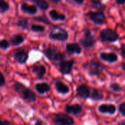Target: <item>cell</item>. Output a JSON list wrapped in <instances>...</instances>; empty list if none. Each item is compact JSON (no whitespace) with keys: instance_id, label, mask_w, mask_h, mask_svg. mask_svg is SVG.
<instances>
[{"instance_id":"6da1fadb","label":"cell","mask_w":125,"mask_h":125,"mask_svg":"<svg viewBox=\"0 0 125 125\" xmlns=\"http://www.w3.org/2000/svg\"><path fill=\"white\" fill-rule=\"evenodd\" d=\"M15 91L20 94V96L25 100L28 102H35L36 99V95L35 94L27 88L24 85H23L21 83H16L13 85Z\"/></svg>"},{"instance_id":"7a4b0ae2","label":"cell","mask_w":125,"mask_h":125,"mask_svg":"<svg viewBox=\"0 0 125 125\" xmlns=\"http://www.w3.org/2000/svg\"><path fill=\"white\" fill-rule=\"evenodd\" d=\"M84 68L88 72L90 76L94 77L99 75L104 70V66L102 63H100L99 62L94 60H91L87 62L84 65Z\"/></svg>"},{"instance_id":"3957f363","label":"cell","mask_w":125,"mask_h":125,"mask_svg":"<svg viewBox=\"0 0 125 125\" xmlns=\"http://www.w3.org/2000/svg\"><path fill=\"white\" fill-rule=\"evenodd\" d=\"M49 38L54 41L63 42L68 39L69 34H68V32L65 29L56 26V27H52V29L49 32Z\"/></svg>"},{"instance_id":"277c9868","label":"cell","mask_w":125,"mask_h":125,"mask_svg":"<svg viewBox=\"0 0 125 125\" xmlns=\"http://www.w3.org/2000/svg\"><path fill=\"white\" fill-rule=\"evenodd\" d=\"M44 55L50 60L62 61L65 58V54L53 47H49L43 50Z\"/></svg>"},{"instance_id":"5b68a950","label":"cell","mask_w":125,"mask_h":125,"mask_svg":"<svg viewBox=\"0 0 125 125\" xmlns=\"http://www.w3.org/2000/svg\"><path fill=\"white\" fill-rule=\"evenodd\" d=\"M99 37L102 41L103 42H110L113 43L118 40V33L112 29L106 28L102 30L100 32Z\"/></svg>"},{"instance_id":"8992f818","label":"cell","mask_w":125,"mask_h":125,"mask_svg":"<svg viewBox=\"0 0 125 125\" xmlns=\"http://www.w3.org/2000/svg\"><path fill=\"white\" fill-rule=\"evenodd\" d=\"M53 123L54 125H73L74 124V120L67 114L59 113L54 114Z\"/></svg>"},{"instance_id":"52a82bcc","label":"cell","mask_w":125,"mask_h":125,"mask_svg":"<svg viewBox=\"0 0 125 125\" xmlns=\"http://www.w3.org/2000/svg\"><path fill=\"white\" fill-rule=\"evenodd\" d=\"M80 43L85 48H92L96 42V40L94 35H92L89 29H85L84 31V36L80 39Z\"/></svg>"},{"instance_id":"ba28073f","label":"cell","mask_w":125,"mask_h":125,"mask_svg":"<svg viewBox=\"0 0 125 125\" xmlns=\"http://www.w3.org/2000/svg\"><path fill=\"white\" fill-rule=\"evenodd\" d=\"M86 16L92 21L94 24L98 25H102L105 22L106 17L103 12L99 11H89L87 13Z\"/></svg>"},{"instance_id":"9c48e42d","label":"cell","mask_w":125,"mask_h":125,"mask_svg":"<svg viewBox=\"0 0 125 125\" xmlns=\"http://www.w3.org/2000/svg\"><path fill=\"white\" fill-rule=\"evenodd\" d=\"M74 63V60H62L59 63V70L63 74H69L71 73Z\"/></svg>"},{"instance_id":"30bf717a","label":"cell","mask_w":125,"mask_h":125,"mask_svg":"<svg viewBox=\"0 0 125 125\" xmlns=\"http://www.w3.org/2000/svg\"><path fill=\"white\" fill-rule=\"evenodd\" d=\"M99 58L103 61L109 62V63H113V62L118 60V54L113 52H102L99 54Z\"/></svg>"},{"instance_id":"8fae6325","label":"cell","mask_w":125,"mask_h":125,"mask_svg":"<svg viewBox=\"0 0 125 125\" xmlns=\"http://www.w3.org/2000/svg\"><path fill=\"white\" fill-rule=\"evenodd\" d=\"M98 111L103 114L114 115L116 111V107L113 104H101L98 107Z\"/></svg>"},{"instance_id":"7c38bea8","label":"cell","mask_w":125,"mask_h":125,"mask_svg":"<svg viewBox=\"0 0 125 125\" xmlns=\"http://www.w3.org/2000/svg\"><path fill=\"white\" fill-rule=\"evenodd\" d=\"M77 94L79 97L86 99L90 98V95H91V91L90 89L88 88V85H85V84H82L80 85H79L77 88Z\"/></svg>"},{"instance_id":"4fadbf2b","label":"cell","mask_w":125,"mask_h":125,"mask_svg":"<svg viewBox=\"0 0 125 125\" xmlns=\"http://www.w3.org/2000/svg\"><path fill=\"white\" fill-rule=\"evenodd\" d=\"M83 107L79 104H67L65 106V110L67 113L78 115L83 112Z\"/></svg>"},{"instance_id":"5bb4252c","label":"cell","mask_w":125,"mask_h":125,"mask_svg":"<svg viewBox=\"0 0 125 125\" xmlns=\"http://www.w3.org/2000/svg\"><path fill=\"white\" fill-rule=\"evenodd\" d=\"M66 52L69 53V54H80L82 52V48L80 46L79 43H67L66 46Z\"/></svg>"},{"instance_id":"9a60e30c","label":"cell","mask_w":125,"mask_h":125,"mask_svg":"<svg viewBox=\"0 0 125 125\" xmlns=\"http://www.w3.org/2000/svg\"><path fill=\"white\" fill-rule=\"evenodd\" d=\"M28 57H29L28 52L26 51H24V50L17 51L13 54L14 59L19 62V63H21V64L25 63L28 60Z\"/></svg>"},{"instance_id":"2e32d148","label":"cell","mask_w":125,"mask_h":125,"mask_svg":"<svg viewBox=\"0 0 125 125\" xmlns=\"http://www.w3.org/2000/svg\"><path fill=\"white\" fill-rule=\"evenodd\" d=\"M21 10L24 13L30 14V15H35V14H36V13L38 11L36 6L30 5L26 2H22L21 4Z\"/></svg>"},{"instance_id":"e0dca14e","label":"cell","mask_w":125,"mask_h":125,"mask_svg":"<svg viewBox=\"0 0 125 125\" xmlns=\"http://www.w3.org/2000/svg\"><path fill=\"white\" fill-rule=\"evenodd\" d=\"M54 87L55 89L57 90V91L61 94H67L69 93L70 91V88L68 85H66V84H64L61 81H57L54 84Z\"/></svg>"},{"instance_id":"ac0fdd59","label":"cell","mask_w":125,"mask_h":125,"mask_svg":"<svg viewBox=\"0 0 125 125\" xmlns=\"http://www.w3.org/2000/svg\"><path fill=\"white\" fill-rule=\"evenodd\" d=\"M49 16L53 21H65L66 19V15L57 12L54 9H53L49 12Z\"/></svg>"},{"instance_id":"d6986e66","label":"cell","mask_w":125,"mask_h":125,"mask_svg":"<svg viewBox=\"0 0 125 125\" xmlns=\"http://www.w3.org/2000/svg\"><path fill=\"white\" fill-rule=\"evenodd\" d=\"M35 88L39 94L43 95V94H46V92L49 91L50 85L46 83H37L35 85Z\"/></svg>"},{"instance_id":"ffe728a7","label":"cell","mask_w":125,"mask_h":125,"mask_svg":"<svg viewBox=\"0 0 125 125\" xmlns=\"http://www.w3.org/2000/svg\"><path fill=\"white\" fill-rule=\"evenodd\" d=\"M32 72L38 76V78L41 79L45 75L46 69L43 65H34L32 66Z\"/></svg>"},{"instance_id":"44dd1931","label":"cell","mask_w":125,"mask_h":125,"mask_svg":"<svg viewBox=\"0 0 125 125\" xmlns=\"http://www.w3.org/2000/svg\"><path fill=\"white\" fill-rule=\"evenodd\" d=\"M24 37L21 35H19V34L13 35L10 39V43L14 46H17L21 45V43H24Z\"/></svg>"},{"instance_id":"7402d4cb","label":"cell","mask_w":125,"mask_h":125,"mask_svg":"<svg viewBox=\"0 0 125 125\" xmlns=\"http://www.w3.org/2000/svg\"><path fill=\"white\" fill-rule=\"evenodd\" d=\"M91 5L94 9L99 12H103L105 9V5L102 4L100 0H91Z\"/></svg>"},{"instance_id":"603a6c76","label":"cell","mask_w":125,"mask_h":125,"mask_svg":"<svg viewBox=\"0 0 125 125\" xmlns=\"http://www.w3.org/2000/svg\"><path fill=\"white\" fill-rule=\"evenodd\" d=\"M90 97L94 101H99L103 99V94L100 90L94 88V89H93L92 92L91 93Z\"/></svg>"},{"instance_id":"cb8c5ba5","label":"cell","mask_w":125,"mask_h":125,"mask_svg":"<svg viewBox=\"0 0 125 125\" xmlns=\"http://www.w3.org/2000/svg\"><path fill=\"white\" fill-rule=\"evenodd\" d=\"M31 1L43 11H46L49 9V4L46 0H31Z\"/></svg>"},{"instance_id":"d4e9b609","label":"cell","mask_w":125,"mask_h":125,"mask_svg":"<svg viewBox=\"0 0 125 125\" xmlns=\"http://www.w3.org/2000/svg\"><path fill=\"white\" fill-rule=\"evenodd\" d=\"M16 25L19 28L24 30H27V27H28V25H29V21L28 19H20L17 21L16 22Z\"/></svg>"},{"instance_id":"484cf974","label":"cell","mask_w":125,"mask_h":125,"mask_svg":"<svg viewBox=\"0 0 125 125\" xmlns=\"http://www.w3.org/2000/svg\"><path fill=\"white\" fill-rule=\"evenodd\" d=\"M10 9V5L5 0H0V12L4 13L8 11Z\"/></svg>"},{"instance_id":"4316f807","label":"cell","mask_w":125,"mask_h":125,"mask_svg":"<svg viewBox=\"0 0 125 125\" xmlns=\"http://www.w3.org/2000/svg\"><path fill=\"white\" fill-rule=\"evenodd\" d=\"M30 30L34 32H43L45 31V27L40 24H32L30 27Z\"/></svg>"},{"instance_id":"83f0119b","label":"cell","mask_w":125,"mask_h":125,"mask_svg":"<svg viewBox=\"0 0 125 125\" xmlns=\"http://www.w3.org/2000/svg\"><path fill=\"white\" fill-rule=\"evenodd\" d=\"M109 88L113 92H121L123 91V88L117 83H112L109 85Z\"/></svg>"},{"instance_id":"f1b7e54d","label":"cell","mask_w":125,"mask_h":125,"mask_svg":"<svg viewBox=\"0 0 125 125\" xmlns=\"http://www.w3.org/2000/svg\"><path fill=\"white\" fill-rule=\"evenodd\" d=\"M10 46V42L6 39H2L0 41V49H7Z\"/></svg>"},{"instance_id":"f546056e","label":"cell","mask_w":125,"mask_h":125,"mask_svg":"<svg viewBox=\"0 0 125 125\" xmlns=\"http://www.w3.org/2000/svg\"><path fill=\"white\" fill-rule=\"evenodd\" d=\"M118 112L120 113V114L125 117V102L121 103L118 106Z\"/></svg>"},{"instance_id":"4dcf8cb0","label":"cell","mask_w":125,"mask_h":125,"mask_svg":"<svg viewBox=\"0 0 125 125\" xmlns=\"http://www.w3.org/2000/svg\"><path fill=\"white\" fill-rule=\"evenodd\" d=\"M120 51H121V55L124 58H125V43H121V44Z\"/></svg>"},{"instance_id":"1f68e13d","label":"cell","mask_w":125,"mask_h":125,"mask_svg":"<svg viewBox=\"0 0 125 125\" xmlns=\"http://www.w3.org/2000/svg\"><path fill=\"white\" fill-rule=\"evenodd\" d=\"M35 20H38V21H41V22H44V23H46V24H50V23L49 22V20H47L44 16H43V17H39V18H35Z\"/></svg>"},{"instance_id":"d6a6232c","label":"cell","mask_w":125,"mask_h":125,"mask_svg":"<svg viewBox=\"0 0 125 125\" xmlns=\"http://www.w3.org/2000/svg\"><path fill=\"white\" fill-rule=\"evenodd\" d=\"M5 84V79L4 77V75L0 72V87L3 86Z\"/></svg>"},{"instance_id":"836d02e7","label":"cell","mask_w":125,"mask_h":125,"mask_svg":"<svg viewBox=\"0 0 125 125\" xmlns=\"http://www.w3.org/2000/svg\"><path fill=\"white\" fill-rule=\"evenodd\" d=\"M73 1H74L76 4H77V5H81L83 4V2H84L85 0H73Z\"/></svg>"},{"instance_id":"e575fe53","label":"cell","mask_w":125,"mask_h":125,"mask_svg":"<svg viewBox=\"0 0 125 125\" xmlns=\"http://www.w3.org/2000/svg\"><path fill=\"white\" fill-rule=\"evenodd\" d=\"M118 5H124L125 4V0H115Z\"/></svg>"},{"instance_id":"d590c367","label":"cell","mask_w":125,"mask_h":125,"mask_svg":"<svg viewBox=\"0 0 125 125\" xmlns=\"http://www.w3.org/2000/svg\"><path fill=\"white\" fill-rule=\"evenodd\" d=\"M35 125H43V121L40 119H38L35 123Z\"/></svg>"},{"instance_id":"8d00e7d4","label":"cell","mask_w":125,"mask_h":125,"mask_svg":"<svg viewBox=\"0 0 125 125\" xmlns=\"http://www.w3.org/2000/svg\"><path fill=\"white\" fill-rule=\"evenodd\" d=\"M61 1H62V0H49V2H51L53 4H58Z\"/></svg>"},{"instance_id":"74e56055","label":"cell","mask_w":125,"mask_h":125,"mask_svg":"<svg viewBox=\"0 0 125 125\" xmlns=\"http://www.w3.org/2000/svg\"><path fill=\"white\" fill-rule=\"evenodd\" d=\"M2 124H3V125H13L10 121H6V120H5V121H2Z\"/></svg>"},{"instance_id":"f35d334b","label":"cell","mask_w":125,"mask_h":125,"mask_svg":"<svg viewBox=\"0 0 125 125\" xmlns=\"http://www.w3.org/2000/svg\"><path fill=\"white\" fill-rule=\"evenodd\" d=\"M120 66H121V69H122L123 71H124V72H125V62H121Z\"/></svg>"},{"instance_id":"ab89813d","label":"cell","mask_w":125,"mask_h":125,"mask_svg":"<svg viewBox=\"0 0 125 125\" xmlns=\"http://www.w3.org/2000/svg\"><path fill=\"white\" fill-rule=\"evenodd\" d=\"M118 125H125V119L124 120H121L119 123Z\"/></svg>"},{"instance_id":"60d3db41","label":"cell","mask_w":125,"mask_h":125,"mask_svg":"<svg viewBox=\"0 0 125 125\" xmlns=\"http://www.w3.org/2000/svg\"><path fill=\"white\" fill-rule=\"evenodd\" d=\"M0 125H3V124H2V121H1V119H0Z\"/></svg>"}]
</instances>
